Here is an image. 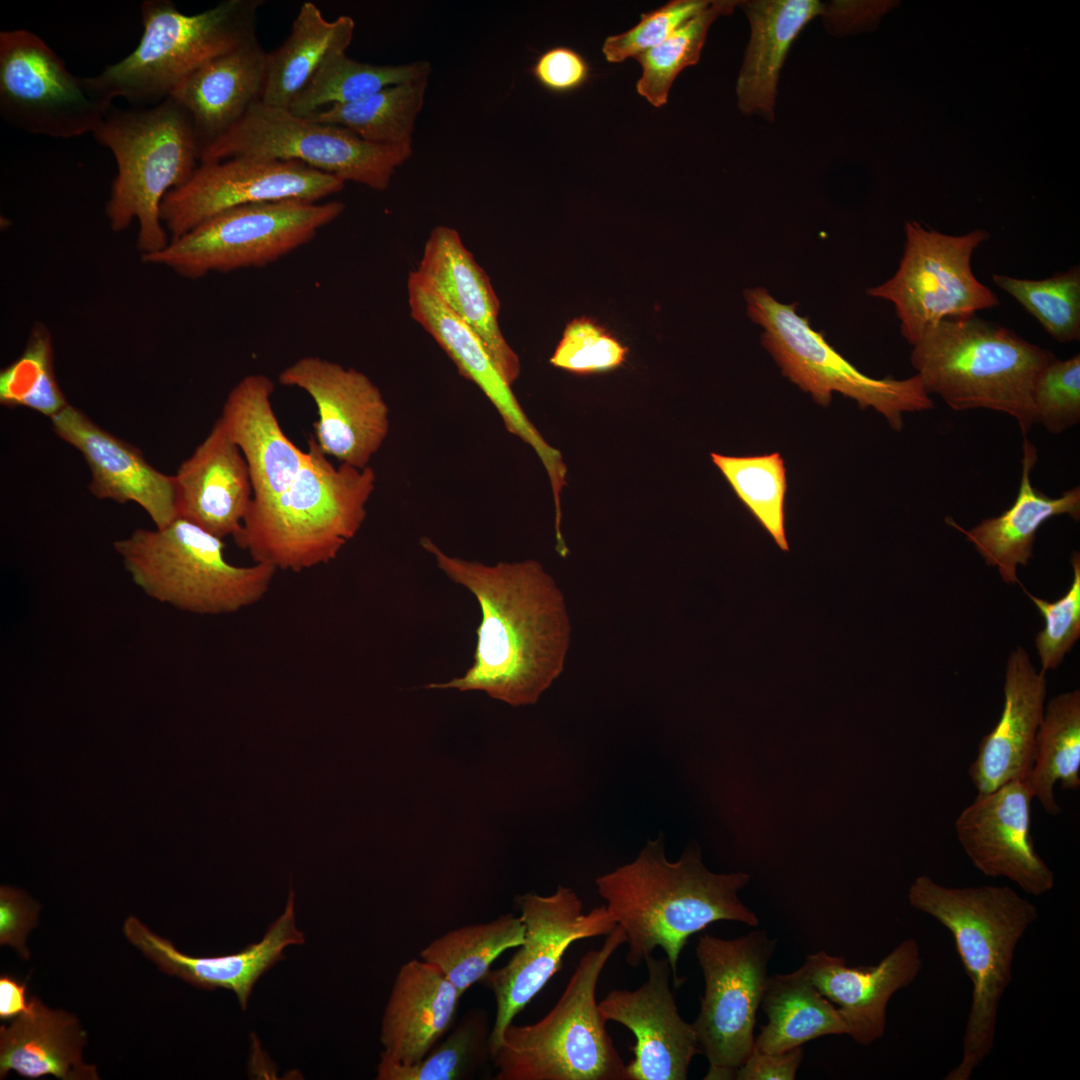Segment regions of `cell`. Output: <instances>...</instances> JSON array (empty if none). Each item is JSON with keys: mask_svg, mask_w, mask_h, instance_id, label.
<instances>
[{"mask_svg": "<svg viewBox=\"0 0 1080 1080\" xmlns=\"http://www.w3.org/2000/svg\"><path fill=\"white\" fill-rule=\"evenodd\" d=\"M515 903L525 926L523 942L506 965L491 969L483 980L496 1002L491 1058L506 1028L561 970L570 945L607 935L617 926L605 905L584 914L576 892L562 885L549 896L526 893Z\"/></svg>", "mask_w": 1080, "mask_h": 1080, "instance_id": "2e32d148", "label": "cell"}, {"mask_svg": "<svg viewBox=\"0 0 1080 1080\" xmlns=\"http://www.w3.org/2000/svg\"><path fill=\"white\" fill-rule=\"evenodd\" d=\"M531 72L545 89L565 93L580 87L587 80L589 67L578 52L558 46L542 53Z\"/></svg>", "mask_w": 1080, "mask_h": 1080, "instance_id": "681fc988", "label": "cell"}, {"mask_svg": "<svg viewBox=\"0 0 1080 1080\" xmlns=\"http://www.w3.org/2000/svg\"><path fill=\"white\" fill-rule=\"evenodd\" d=\"M345 182L297 161L234 157L200 163L191 178L164 197L160 217L172 239L226 210L262 202H318Z\"/></svg>", "mask_w": 1080, "mask_h": 1080, "instance_id": "e0dca14e", "label": "cell"}, {"mask_svg": "<svg viewBox=\"0 0 1080 1080\" xmlns=\"http://www.w3.org/2000/svg\"><path fill=\"white\" fill-rule=\"evenodd\" d=\"M749 879L743 872H711L697 843H690L678 860L669 861L661 834L649 840L632 862L597 877L595 883L626 934L627 963L637 967L659 947L679 988L684 980L677 975L678 960L692 935L720 920L758 925L757 915L738 896Z\"/></svg>", "mask_w": 1080, "mask_h": 1080, "instance_id": "7a4b0ae2", "label": "cell"}, {"mask_svg": "<svg viewBox=\"0 0 1080 1080\" xmlns=\"http://www.w3.org/2000/svg\"><path fill=\"white\" fill-rule=\"evenodd\" d=\"M804 964L811 981L844 1016L849 1036L868 1046L882 1038L892 996L915 981L922 968L918 942L904 939L877 965L849 967L842 957L821 950Z\"/></svg>", "mask_w": 1080, "mask_h": 1080, "instance_id": "603a6c76", "label": "cell"}, {"mask_svg": "<svg viewBox=\"0 0 1080 1080\" xmlns=\"http://www.w3.org/2000/svg\"><path fill=\"white\" fill-rule=\"evenodd\" d=\"M223 539L178 517L155 530L137 529L114 542L133 582L149 597L206 615L239 611L267 593L276 569L231 564Z\"/></svg>", "mask_w": 1080, "mask_h": 1080, "instance_id": "ba28073f", "label": "cell"}, {"mask_svg": "<svg viewBox=\"0 0 1080 1080\" xmlns=\"http://www.w3.org/2000/svg\"><path fill=\"white\" fill-rule=\"evenodd\" d=\"M408 304L412 318L441 346L459 373L473 382L497 409L509 432L534 447L546 468L560 457L551 448L521 409L511 385L502 376L480 338L460 320L416 273L407 280Z\"/></svg>", "mask_w": 1080, "mask_h": 1080, "instance_id": "83f0119b", "label": "cell"}, {"mask_svg": "<svg viewBox=\"0 0 1080 1080\" xmlns=\"http://www.w3.org/2000/svg\"><path fill=\"white\" fill-rule=\"evenodd\" d=\"M647 980L635 990L615 989L598 1003L603 1017L635 1036L626 1065L628 1080H685L692 1059L701 1053L692 1023L679 1014L670 989L667 957L649 955Z\"/></svg>", "mask_w": 1080, "mask_h": 1080, "instance_id": "ffe728a7", "label": "cell"}, {"mask_svg": "<svg viewBox=\"0 0 1080 1080\" xmlns=\"http://www.w3.org/2000/svg\"><path fill=\"white\" fill-rule=\"evenodd\" d=\"M309 459L296 480L274 500L250 504L235 543L254 562L300 572L334 560L359 531L375 490L367 466H334L308 441Z\"/></svg>", "mask_w": 1080, "mask_h": 1080, "instance_id": "277c9868", "label": "cell"}, {"mask_svg": "<svg viewBox=\"0 0 1080 1080\" xmlns=\"http://www.w3.org/2000/svg\"><path fill=\"white\" fill-rule=\"evenodd\" d=\"M623 943L626 934L617 925L599 949L582 956L542 1019L506 1028L491 1058L495 1080H628L596 1001L602 970Z\"/></svg>", "mask_w": 1080, "mask_h": 1080, "instance_id": "8992f818", "label": "cell"}, {"mask_svg": "<svg viewBox=\"0 0 1080 1080\" xmlns=\"http://www.w3.org/2000/svg\"><path fill=\"white\" fill-rule=\"evenodd\" d=\"M174 478L179 517L222 539L240 530L253 498L251 477L220 418Z\"/></svg>", "mask_w": 1080, "mask_h": 1080, "instance_id": "484cf974", "label": "cell"}, {"mask_svg": "<svg viewBox=\"0 0 1080 1080\" xmlns=\"http://www.w3.org/2000/svg\"><path fill=\"white\" fill-rule=\"evenodd\" d=\"M628 353L604 327L581 317L569 322L550 363L577 375L610 371L621 366Z\"/></svg>", "mask_w": 1080, "mask_h": 1080, "instance_id": "bcb514c9", "label": "cell"}, {"mask_svg": "<svg viewBox=\"0 0 1080 1080\" xmlns=\"http://www.w3.org/2000/svg\"><path fill=\"white\" fill-rule=\"evenodd\" d=\"M767 1023L754 1048L780 1053L826 1035L849 1036L840 1010L815 987L805 964L786 974L768 976L761 1000Z\"/></svg>", "mask_w": 1080, "mask_h": 1080, "instance_id": "836d02e7", "label": "cell"}, {"mask_svg": "<svg viewBox=\"0 0 1080 1080\" xmlns=\"http://www.w3.org/2000/svg\"><path fill=\"white\" fill-rule=\"evenodd\" d=\"M340 201L282 200L244 205L221 212L162 250L142 255L186 278L210 272L264 267L311 241L344 211Z\"/></svg>", "mask_w": 1080, "mask_h": 1080, "instance_id": "8fae6325", "label": "cell"}, {"mask_svg": "<svg viewBox=\"0 0 1080 1080\" xmlns=\"http://www.w3.org/2000/svg\"><path fill=\"white\" fill-rule=\"evenodd\" d=\"M1044 811L1057 815L1056 783L1064 790L1080 786V691L1058 694L1045 705L1037 732L1032 770L1027 778Z\"/></svg>", "mask_w": 1080, "mask_h": 1080, "instance_id": "d590c367", "label": "cell"}, {"mask_svg": "<svg viewBox=\"0 0 1080 1080\" xmlns=\"http://www.w3.org/2000/svg\"><path fill=\"white\" fill-rule=\"evenodd\" d=\"M1047 680L1019 646L1008 658L1004 705L996 726L978 745L969 776L978 793L1013 780H1027L1032 770L1037 732L1043 717Z\"/></svg>", "mask_w": 1080, "mask_h": 1080, "instance_id": "cb8c5ba5", "label": "cell"}, {"mask_svg": "<svg viewBox=\"0 0 1080 1080\" xmlns=\"http://www.w3.org/2000/svg\"><path fill=\"white\" fill-rule=\"evenodd\" d=\"M750 23V39L736 84L738 108L774 120L780 71L803 28L825 13L817 0L738 1Z\"/></svg>", "mask_w": 1080, "mask_h": 1080, "instance_id": "1f68e13d", "label": "cell"}, {"mask_svg": "<svg viewBox=\"0 0 1080 1080\" xmlns=\"http://www.w3.org/2000/svg\"><path fill=\"white\" fill-rule=\"evenodd\" d=\"M39 905L23 891L8 886L0 888V943L9 944L19 954L29 957L25 947L28 932L35 926Z\"/></svg>", "mask_w": 1080, "mask_h": 1080, "instance_id": "f907efd6", "label": "cell"}, {"mask_svg": "<svg viewBox=\"0 0 1080 1080\" xmlns=\"http://www.w3.org/2000/svg\"><path fill=\"white\" fill-rule=\"evenodd\" d=\"M415 271L480 338L502 376L512 385L520 374V361L499 327V300L489 277L464 246L457 230L435 227Z\"/></svg>", "mask_w": 1080, "mask_h": 1080, "instance_id": "7402d4cb", "label": "cell"}, {"mask_svg": "<svg viewBox=\"0 0 1080 1080\" xmlns=\"http://www.w3.org/2000/svg\"><path fill=\"white\" fill-rule=\"evenodd\" d=\"M803 1058L802 1046L780 1053L762 1052L753 1047L734 1079L794 1080Z\"/></svg>", "mask_w": 1080, "mask_h": 1080, "instance_id": "816d5d0a", "label": "cell"}, {"mask_svg": "<svg viewBox=\"0 0 1080 1080\" xmlns=\"http://www.w3.org/2000/svg\"><path fill=\"white\" fill-rule=\"evenodd\" d=\"M746 313L761 327V344L782 374L815 402L828 406L832 393L855 400L860 408H874L899 431L903 414L934 407L920 377L876 379L859 371L798 314V303L785 304L765 287L744 291Z\"/></svg>", "mask_w": 1080, "mask_h": 1080, "instance_id": "30bf717a", "label": "cell"}, {"mask_svg": "<svg viewBox=\"0 0 1080 1080\" xmlns=\"http://www.w3.org/2000/svg\"><path fill=\"white\" fill-rule=\"evenodd\" d=\"M1036 423L1059 434L1080 420V356L1055 357L1038 374L1032 391Z\"/></svg>", "mask_w": 1080, "mask_h": 1080, "instance_id": "7dc6e473", "label": "cell"}, {"mask_svg": "<svg viewBox=\"0 0 1080 1080\" xmlns=\"http://www.w3.org/2000/svg\"><path fill=\"white\" fill-rule=\"evenodd\" d=\"M738 1L717 0L687 21L662 43L635 57L642 67L636 89L655 107L666 104L670 88L678 74L698 63L711 24L732 13Z\"/></svg>", "mask_w": 1080, "mask_h": 1080, "instance_id": "b9f144b4", "label": "cell"}, {"mask_svg": "<svg viewBox=\"0 0 1080 1080\" xmlns=\"http://www.w3.org/2000/svg\"><path fill=\"white\" fill-rule=\"evenodd\" d=\"M355 30L352 17L329 21L313 2H304L291 31L277 49L267 52L262 102L288 109L325 59L346 51Z\"/></svg>", "mask_w": 1080, "mask_h": 1080, "instance_id": "e575fe53", "label": "cell"}, {"mask_svg": "<svg viewBox=\"0 0 1080 1080\" xmlns=\"http://www.w3.org/2000/svg\"><path fill=\"white\" fill-rule=\"evenodd\" d=\"M777 940L765 930L724 939L699 936L695 952L704 977L700 1011L692 1023L708 1060L705 1080H731L751 1053L757 1011Z\"/></svg>", "mask_w": 1080, "mask_h": 1080, "instance_id": "5bb4252c", "label": "cell"}, {"mask_svg": "<svg viewBox=\"0 0 1080 1080\" xmlns=\"http://www.w3.org/2000/svg\"><path fill=\"white\" fill-rule=\"evenodd\" d=\"M30 1000L26 998V982L20 983L9 976L0 978V1018L7 1020L26 1012Z\"/></svg>", "mask_w": 1080, "mask_h": 1080, "instance_id": "f5cc1de1", "label": "cell"}, {"mask_svg": "<svg viewBox=\"0 0 1080 1080\" xmlns=\"http://www.w3.org/2000/svg\"><path fill=\"white\" fill-rule=\"evenodd\" d=\"M462 994L434 965L404 963L381 1021V1059L400 1065L421 1060L452 1028Z\"/></svg>", "mask_w": 1080, "mask_h": 1080, "instance_id": "f1b7e54d", "label": "cell"}, {"mask_svg": "<svg viewBox=\"0 0 1080 1080\" xmlns=\"http://www.w3.org/2000/svg\"><path fill=\"white\" fill-rule=\"evenodd\" d=\"M1036 462V447L1024 437L1021 481L1011 507L999 516L983 519L970 529H964L951 518L946 519L973 544L988 566L998 570L1008 585L1022 584L1017 577V568L1029 563L1037 531L1046 521L1061 515H1068L1075 521L1080 519V487H1073L1058 497L1042 493L1033 487L1030 478Z\"/></svg>", "mask_w": 1080, "mask_h": 1080, "instance_id": "4dcf8cb0", "label": "cell"}, {"mask_svg": "<svg viewBox=\"0 0 1080 1080\" xmlns=\"http://www.w3.org/2000/svg\"><path fill=\"white\" fill-rule=\"evenodd\" d=\"M1073 579L1066 593L1054 602L1031 594L1022 584L1024 593L1037 607L1044 627L1035 636L1041 672L1056 669L1080 636V554L1071 555Z\"/></svg>", "mask_w": 1080, "mask_h": 1080, "instance_id": "f6af8a7d", "label": "cell"}, {"mask_svg": "<svg viewBox=\"0 0 1080 1080\" xmlns=\"http://www.w3.org/2000/svg\"><path fill=\"white\" fill-rule=\"evenodd\" d=\"M912 908L952 935L972 984L962 1056L945 1080H969L994 1046L1001 1000L1012 981L1018 943L1038 918L1037 907L1008 886L955 888L927 875L908 890Z\"/></svg>", "mask_w": 1080, "mask_h": 1080, "instance_id": "3957f363", "label": "cell"}, {"mask_svg": "<svg viewBox=\"0 0 1080 1080\" xmlns=\"http://www.w3.org/2000/svg\"><path fill=\"white\" fill-rule=\"evenodd\" d=\"M524 931L520 916L502 914L444 933L421 950L420 958L436 966L463 995L483 982L503 952L521 945Z\"/></svg>", "mask_w": 1080, "mask_h": 1080, "instance_id": "74e56055", "label": "cell"}, {"mask_svg": "<svg viewBox=\"0 0 1080 1080\" xmlns=\"http://www.w3.org/2000/svg\"><path fill=\"white\" fill-rule=\"evenodd\" d=\"M411 155L412 147L371 144L343 127L260 101L200 153L199 163L245 156L297 161L344 182L382 191Z\"/></svg>", "mask_w": 1080, "mask_h": 1080, "instance_id": "7c38bea8", "label": "cell"}, {"mask_svg": "<svg viewBox=\"0 0 1080 1080\" xmlns=\"http://www.w3.org/2000/svg\"><path fill=\"white\" fill-rule=\"evenodd\" d=\"M260 0H226L194 15L170 0L140 4L143 34L137 47L96 75L115 99L160 103L189 75L256 37Z\"/></svg>", "mask_w": 1080, "mask_h": 1080, "instance_id": "9c48e42d", "label": "cell"}, {"mask_svg": "<svg viewBox=\"0 0 1080 1080\" xmlns=\"http://www.w3.org/2000/svg\"><path fill=\"white\" fill-rule=\"evenodd\" d=\"M993 282L1010 294L1057 342L1080 339V268L1041 280L994 274Z\"/></svg>", "mask_w": 1080, "mask_h": 1080, "instance_id": "7bdbcfd3", "label": "cell"}, {"mask_svg": "<svg viewBox=\"0 0 1080 1080\" xmlns=\"http://www.w3.org/2000/svg\"><path fill=\"white\" fill-rule=\"evenodd\" d=\"M430 72V63L423 60L373 65L350 58L346 51L336 52L325 59L288 110L308 117L334 105L365 99L393 85L428 79Z\"/></svg>", "mask_w": 1080, "mask_h": 1080, "instance_id": "8d00e7d4", "label": "cell"}, {"mask_svg": "<svg viewBox=\"0 0 1080 1080\" xmlns=\"http://www.w3.org/2000/svg\"><path fill=\"white\" fill-rule=\"evenodd\" d=\"M85 1037L72 1015L50 1010L33 997L26 1012L0 1028L1 1079L10 1070L27 1078L98 1079L95 1068L81 1058Z\"/></svg>", "mask_w": 1080, "mask_h": 1080, "instance_id": "d6a6232c", "label": "cell"}, {"mask_svg": "<svg viewBox=\"0 0 1080 1080\" xmlns=\"http://www.w3.org/2000/svg\"><path fill=\"white\" fill-rule=\"evenodd\" d=\"M1055 357L975 314L939 322L913 346L910 361L929 395H938L956 411L1006 413L1026 437L1036 423L1034 382Z\"/></svg>", "mask_w": 1080, "mask_h": 1080, "instance_id": "5b68a950", "label": "cell"}, {"mask_svg": "<svg viewBox=\"0 0 1080 1080\" xmlns=\"http://www.w3.org/2000/svg\"><path fill=\"white\" fill-rule=\"evenodd\" d=\"M273 391L266 375H247L229 392L219 417L246 459L254 505L283 494L309 459V450L284 433L273 409Z\"/></svg>", "mask_w": 1080, "mask_h": 1080, "instance_id": "4316f807", "label": "cell"}, {"mask_svg": "<svg viewBox=\"0 0 1080 1080\" xmlns=\"http://www.w3.org/2000/svg\"><path fill=\"white\" fill-rule=\"evenodd\" d=\"M0 402L50 418L69 404L55 378L51 336L44 325L34 326L22 354L1 370Z\"/></svg>", "mask_w": 1080, "mask_h": 1080, "instance_id": "ee69618b", "label": "cell"}, {"mask_svg": "<svg viewBox=\"0 0 1080 1080\" xmlns=\"http://www.w3.org/2000/svg\"><path fill=\"white\" fill-rule=\"evenodd\" d=\"M50 419L54 432L85 459L91 473L89 490L95 497L138 504L156 528L179 517L174 475L155 469L138 448L70 404Z\"/></svg>", "mask_w": 1080, "mask_h": 1080, "instance_id": "44dd1931", "label": "cell"}, {"mask_svg": "<svg viewBox=\"0 0 1080 1080\" xmlns=\"http://www.w3.org/2000/svg\"><path fill=\"white\" fill-rule=\"evenodd\" d=\"M906 241L897 271L866 294L891 302L900 332L912 346L939 322L975 315L999 305V298L974 275V250L989 239L984 229L954 236L905 223Z\"/></svg>", "mask_w": 1080, "mask_h": 1080, "instance_id": "4fadbf2b", "label": "cell"}, {"mask_svg": "<svg viewBox=\"0 0 1080 1080\" xmlns=\"http://www.w3.org/2000/svg\"><path fill=\"white\" fill-rule=\"evenodd\" d=\"M1033 798L1027 780L978 793L958 815L955 831L965 854L983 875L1006 878L1026 894L1041 896L1053 889L1055 875L1034 846Z\"/></svg>", "mask_w": 1080, "mask_h": 1080, "instance_id": "d6986e66", "label": "cell"}, {"mask_svg": "<svg viewBox=\"0 0 1080 1080\" xmlns=\"http://www.w3.org/2000/svg\"><path fill=\"white\" fill-rule=\"evenodd\" d=\"M128 940L152 959L164 972L204 989L225 988L233 991L243 1010L261 975L281 960L283 950L304 942L295 920V892L289 889L283 913L269 926L261 941L238 953L217 957H193L183 954L167 939L161 938L137 918L124 923Z\"/></svg>", "mask_w": 1080, "mask_h": 1080, "instance_id": "d4e9b609", "label": "cell"}, {"mask_svg": "<svg viewBox=\"0 0 1080 1080\" xmlns=\"http://www.w3.org/2000/svg\"><path fill=\"white\" fill-rule=\"evenodd\" d=\"M278 380L314 401L318 419L313 437L325 455L356 468L368 466L389 433L390 420L382 392L366 374L306 356L281 371Z\"/></svg>", "mask_w": 1080, "mask_h": 1080, "instance_id": "ac0fdd59", "label": "cell"}, {"mask_svg": "<svg viewBox=\"0 0 1080 1080\" xmlns=\"http://www.w3.org/2000/svg\"><path fill=\"white\" fill-rule=\"evenodd\" d=\"M116 161L106 214L114 231L137 220L142 255L156 253L169 241L160 209L168 192L185 184L198 167L199 147L191 119L171 97L151 108L111 107L92 133Z\"/></svg>", "mask_w": 1080, "mask_h": 1080, "instance_id": "52a82bcc", "label": "cell"}, {"mask_svg": "<svg viewBox=\"0 0 1080 1080\" xmlns=\"http://www.w3.org/2000/svg\"><path fill=\"white\" fill-rule=\"evenodd\" d=\"M488 1013L468 1010L418 1062L400 1065L380 1058L378 1080H467L491 1060Z\"/></svg>", "mask_w": 1080, "mask_h": 1080, "instance_id": "ab89813d", "label": "cell"}, {"mask_svg": "<svg viewBox=\"0 0 1080 1080\" xmlns=\"http://www.w3.org/2000/svg\"><path fill=\"white\" fill-rule=\"evenodd\" d=\"M266 56L254 37L196 70L171 93L191 119L199 156L262 101Z\"/></svg>", "mask_w": 1080, "mask_h": 1080, "instance_id": "f546056e", "label": "cell"}, {"mask_svg": "<svg viewBox=\"0 0 1080 1080\" xmlns=\"http://www.w3.org/2000/svg\"><path fill=\"white\" fill-rule=\"evenodd\" d=\"M711 458L740 501L778 547L788 551L785 530L787 478L781 455L777 452L756 456L712 453Z\"/></svg>", "mask_w": 1080, "mask_h": 1080, "instance_id": "60d3db41", "label": "cell"}, {"mask_svg": "<svg viewBox=\"0 0 1080 1080\" xmlns=\"http://www.w3.org/2000/svg\"><path fill=\"white\" fill-rule=\"evenodd\" d=\"M428 79L393 85L356 102L334 105L310 119L343 127L371 144L411 147Z\"/></svg>", "mask_w": 1080, "mask_h": 1080, "instance_id": "f35d334b", "label": "cell"}, {"mask_svg": "<svg viewBox=\"0 0 1080 1080\" xmlns=\"http://www.w3.org/2000/svg\"><path fill=\"white\" fill-rule=\"evenodd\" d=\"M710 2L672 0L656 10L642 13L640 21L631 29L605 39L602 52L606 60L621 63L662 43Z\"/></svg>", "mask_w": 1080, "mask_h": 1080, "instance_id": "c3c4849f", "label": "cell"}, {"mask_svg": "<svg viewBox=\"0 0 1080 1080\" xmlns=\"http://www.w3.org/2000/svg\"><path fill=\"white\" fill-rule=\"evenodd\" d=\"M114 98L97 76L71 73L37 34L0 33V116L29 134L74 138L93 133Z\"/></svg>", "mask_w": 1080, "mask_h": 1080, "instance_id": "9a60e30c", "label": "cell"}, {"mask_svg": "<svg viewBox=\"0 0 1080 1080\" xmlns=\"http://www.w3.org/2000/svg\"><path fill=\"white\" fill-rule=\"evenodd\" d=\"M421 545L481 610L472 665L461 677L425 688L483 691L514 707L536 703L561 674L570 643L569 616L554 579L534 560L486 565L448 555L427 537Z\"/></svg>", "mask_w": 1080, "mask_h": 1080, "instance_id": "6da1fadb", "label": "cell"}]
</instances>
